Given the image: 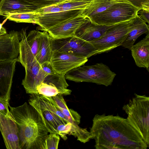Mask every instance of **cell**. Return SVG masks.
Returning <instances> with one entry per match:
<instances>
[{"label":"cell","mask_w":149,"mask_h":149,"mask_svg":"<svg viewBox=\"0 0 149 149\" xmlns=\"http://www.w3.org/2000/svg\"><path fill=\"white\" fill-rule=\"evenodd\" d=\"M139 10L127 1L118 0L105 10L88 19L95 24L111 26L135 18Z\"/></svg>","instance_id":"cell-5"},{"label":"cell","mask_w":149,"mask_h":149,"mask_svg":"<svg viewBox=\"0 0 149 149\" xmlns=\"http://www.w3.org/2000/svg\"><path fill=\"white\" fill-rule=\"evenodd\" d=\"M58 4H54L38 9L36 11L40 14L54 13L63 11Z\"/></svg>","instance_id":"cell-30"},{"label":"cell","mask_w":149,"mask_h":149,"mask_svg":"<svg viewBox=\"0 0 149 149\" xmlns=\"http://www.w3.org/2000/svg\"><path fill=\"white\" fill-rule=\"evenodd\" d=\"M63 95L61 94H58L51 97L59 108L65 109H68L69 108L67 105Z\"/></svg>","instance_id":"cell-32"},{"label":"cell","mask_w":149,"mask_h":149,"mask_svg":"<svg viewBox=\"0 0 149 149\" xmlns=\"http://www.w3.org/2000/svg\"><path fill=\"white\" fill-rule=\"evenodd\" d=\"M29 103L38 113L49 133L58 134L57 127L61 124L67 123L50 109L42 95L31 94Z\"/></svg>","instance_id":"cell-9"},{"label":"cell","mask_w":149,"mask_h":149,"mask_svg":"<svg viewBox=\"0 0 149 149\" xmlns=\"http://www.w3.org/2000/svg\"><path fill=\"white\" fill-rule=\"evenodd\" d=\"M120 0L127 1L139 10H144L149 11V0Z\"/></svg>","instance_id":"cell-31"},{"label":"cell","mask_w":149,"mask_h":149,"mask_svg":"<svg viewBox=\"0 0 149 149\" xmlns=\"http://www.w3.org/2000/svg\"><path fill=\"white\" fill-rule=\"evenodd\" d=\"M132 19L113 25L98 39L90 42L96 49L97 54L107 52L121 46L132 28Z\"/></svg>","instance_id":"cell-6"},{"label":"cell","mask_w":149,"mask_h":149,"mask_svg":"<svg viewBox=\"0 0 149 149\" xmlns=\"http://www.w3.org/2000/svg\"><path fill=\"white\" fill-rule=\"evenodd\" d=\"M9 107L17 126L20 149H42L49 132L37 110L26 102Z\"/></svg>","instance_id":"cell-2"},{"label":"cell","mask_w":149,"mask_h":149,"mask_svg":"<svg viewBox=\"0 0 149 149\" xmlns=\"http://www.w3.org/2000/svg\"><path fill=\"white\" fill-rule=\"evenodd\" d=\"M118 0H93L84 9L81 15L88 18L107 9Z\"/></svg>","instance_id":"cell-23"},{"label":"cell","mask_w":149,"mask_h":149,"mask_svg":"<svg viewBox=\"0 0 149 149\" xmlns=\"http://www.w3.org/2000/svg\"><path fill=\"white\" fill-rule=\"evenodd\" d=\"M60 139L58 134L50 133L46 138L42 149H57Z\"/></svg>","instance_id":"cell-27"},{"label":"cell","mask_w":149,"mask_h":149,"mask_svg":"<svg viewBox=\"0 0 149 149\" xmlns=\"http://www.w3.org/2000/svg\"><path fill=\"white\" fill-rule=\"evenodd\" d=\"M17 58L0 61V98L9 101Z\"/></svg>","instance_id":"cell-13"},{"label":"cell","mask_w":149,"mask_h":149,"mask_svg":"<svg viewBox=\"0 0 149 149\" xmlns=\"http://www.w3.org/2000/svg\"><path fill=\"white\" fill-rule=\"evenodd\" d=\"M137 14L141 19L149 24V11L144 10H140L138 12Z\"/></svg>","instance_id":"cell-33"},{"label":"cell","mask_w":149,"mask_h":149,"mask_svg":"<svg viewBox=\"0 0 149 149\" xmlns=\"http://www.w3.org/2000/svg\"><path fill=\"white\" fill-rule=\"evenodd\" d=\"M40 14L36 11L33 12L10 14L6 19L17 22H25L36 24L37 18Z\"/></svg>","instance_id":"cell-24"},{"label":"cell","mask_w":149,"mask_h":149,"mask_svg":"<svg viewBox=\"0 0 149 149\" xmlns=\"http://www.w3.org/2000/svg\"><path fill=\"white\" fill-rule=\"evenodd\" d=\"M127 119L149 147V97L134 93V96L124 105Z\"/></svg>","instance_id":"cell-3"},{"label":"cell","mask_w":149,"mask_h":149,"mask_svg":"<svg viewBox=\"0 0 149 149\" xmlns=\"http://www.w3.org/2000/svg\"><path fill=\"white\" fill-rule=\"evenodd\" d=\"M137 15L132 19V28L121 46L130 50L136 39L141 35L149 33V25Z\"/></svg>","instance_id":"cell-21"},{"label":"cell","mask_w":149,"mask_h":149,"mask_svg":"<svg viewBox=\"0 0 149 149\" xmlns=\"http://www.w3.org/2000/svg\"><path fill=\"white\" fill-rule=\"evenodd\" d=\"M93 0H69L61 3L59 6L63 11L74 10H83Z\"/></svg>","instance_id":"cell-25"},{"label":"cell","mask_w":149,"mask_h":149,"mask_svg":"<svg viewBox=\"0 0 149 149\" xmlns=\"http://www.w3.org/2000/svg\"><path fill=\"white\" fill-rule=\"evenodd\" d=\"M20 40L19 32L15 30L0 36V61L18 57Z\"/></svg>","instance_id":"cell-14"},{"label":"cell","mask_w":149,"mask_h":149,"mask_svg":"<svg viewBox=\"0 0 149 149\" xmlns=\"http://www.w3.org/2000/svg\"><path fill=\"white\" fill-rule=\"evenodd\" d=\"M88 61L84 56L54 50L50 63L56 73L65 74L71 70L84 65Z\"/></svg>","instance_id":"cell-11"},{"label":"cell","mask_w":149,"mask_h":149,"mask_svg":"<svg viewBox=\"0 0 149 149\" xmlns=\"http://www.w3.org/2000/svg\"><path fill=\"white\" fill-rule=\"evenodd\" d=\"M82 10H74L47 14H40L36 24L40 30L47 31L51 28L68 20L81 15Z\"/></svg>","instance_id":"cell-12"},{"label":"cell","mask_w":149,"mask_h":149,"mask_svg":"<svg viewBox=\"0 0 149 149\" xmlns=\"http://www.w3.org/2000/svg\"><path fill=\"white\" fill-rule=\"evenodd\" d=\"M53 50L50 37L47 31L40 32L38 48L36 60L40 64L50 62Z\"/></svg>","instance_id":"cell-22"},{"label":"cell","mask_w":149,"mask_h":149,"mask_svg":"<svg viewBox=\"0 0 149 149\" xmlns=\"http://www.w3.org/2000/svg\"><path fill=\"white\" fill-rule=\"evenodd\" d=\"M72 124L69 122L66 124L59 125L57 128L58 134L63 140H66L67 139L66 135H70L71 132Z\"/></svg>","instance_id":"cell-29"},{"label":"cell","mask_w":149,"mask_h":149,"mask_svg":"<svg viewBox=\"0 0 149 149\" xmlns=\"http://www.w3.org/2000/svg\"><path fill=\"white\" fill-rule=\"evenodd\" d=\"M113 25L105 26L95 24L88 18L75 32V36L89 42L102 36Z\"/></svg>","instance_id":"cell-16"},{"label":"cell","mask_w":149,"mask_h":149,"mask_svg":"<svg viewBox=\"0 0 149 149\" xmlns=\"http://www.w3.org/2000/svg\"><path fill=\"white\" fill-rule=\"evenodd\" d=\"M3 23H0V36L7 33L6 29L3 26Z\"/></svg>","instance_id":"cell-34"},{"label":"cell","mask_w":149,"mask_h":149,"mask_svg":"<svg viewBox=\"0 0 149 149\" xmlns=\"http://www.w3.org/2000/svg\"><path fill=\"white\" fill-rule=\"evenodd\" d=\"M25 72L22 84L27 93L35 94L40 64L35 59L33 62L22 65Z\"/></svg>","instance_id":"cell-20"},{"label":"cell","mask_w":149,"mask_h":149,"mask_svg":"<svg viewBox=\"0 0 149 149\" xmlns=\"http://www.w3.org/2000/svg\"><path fill=\"white\" fill-rule=\"evenodd\" d=\"M65 74L56 72L47 76L37 86L36 94L52 97L58 94L66 95L71 94V90L67 88Z\"/></svg>","instance_id":"cell-10"},{"label":"cell","mask_w":149,"mask_h":149,"mask_svg":"<svg viewBox=\"0 0 149 149\" xmlns=\"http://www.w3.org/2000/svg\"><path fill=\"white\" fill-rule=\"evenodd\" d=\"M87 18L81 15L56 26L47 32L51 37L54 38L75 36L76 31Z\"/></svg>","instance_id":"cell-15"},{"label":"cell","mask_w":149,"mask_h":149,"mask_svg":"<svg viewBox=\"0 0 149 149\" xmlns=\"http://www.w3.org/2000/svg\"><path fill=\"white\" fill-rule=\"evenodd\" d=\"M136 65L145 68L149 71V33L137 43L133 45L130 50Z\"/></svg>","instance_id":"cell-18"},{"label":"cell","mask_w":149,"mask_h":149,"mask_svg":"<svg viewBox=\"0 0 149 149\" xmlns=\"http://www.w3.org/2000/svg\"><path fill=\"white\" fill-rule=\"evenodd\" d=\"M37 9L22 0H0V15L6 17L12 14L33 12Z\"/></svg>","instance_id":"cell-19"},{"label":"cell","mask_w":149,"mask_h":149,"mask_svg":"<svg viewBox=\"0 0 149 149\" xmlns=\"http://www.w3.org/2000/svg\"><path fill=\"white\" fill-rule=\"evenodd\" d=\"M56 72L52 67L50 62H46L40 64L37 81L36 84V89L44 79L48 75Z\"/></svg>","instance_id":"cell-26"},{"label":"cell","mask_w":149,"mask_h":149,"mask_svg":"<svg viewBox=\"0 0 149 149\" xmlns=\"http://www.w3.org/2000/svg\"><path fill=\"white\" fill-rule=\"evenodd\" d=\"M80 66L65 74L66 79L76 82H88L108 86L111 85L116 74L102 63Z\"/></svg>","instance_id":"cell-4"},{"label":"cell","mask_w":149,"mask_h":149,"mask_svg":"<svg viewBox=\"0 0 149 149\" xmlns=\"http://www.w3.org/2000/svg\"><path fill=\"white\" fill-rule=\"evenodd\" d=\"M38 9L54 4H58L69 0H22Z\"/></svg>","instance_id":"cell-28"},{"label":"cell","mask_w":149,"mask_h":149,"mask_svg":"<svg viewBox=\"0 0 149 149\" xmlns=\"http://www.w3.org/2000/svg\"><path fill=\"white\" fill-rule=\"evenodd\" d=\"M9 105V102L0 98V131L7 149H20L17 126Z\"/></svg>","instance_id":"cell-8"},{"label":"cell","mask_w":149,"mask_h":149,"mask_svg":"<svg viewBox=\"0 0 149 149\" xmlns=\"http://www.w3.org/2000/svg\"><path fill=\"white\" fill-rule=\"evenodd\" d=\"M90 132L96 149H147L149 147L126 118L96 114Z\"/></svg>","instance_id":"cell-1"},{"label":"cell","mask_w":149,"mask_h":149,"mask_svg":"<svg viewBox=\"0 0 149 149\" xmlns=\"http://www.w3.org/2000/svg\"><path fill=\"white\" fill-rule=\"evenodd\" d=\"M62 112L67 118L68 122L72 125L71 132L70 135L77 138V140L85 143L92 139L90 132L87 128H82L79 126L81 116L77 112L71 109H63Z\"/></svg>","instance_id":"cell-17"},{"label":"cell","mask_w":149,"mask_h":149,"mask_svg":"<svg viewBox=\"0 0 149 149\" xmlns=\"http://www.w3.org/2000/svg\"><path fill=\"white\" fill-rule=\"evenodd\" d=\"M53 51L68 53L88 58L97 54V51L90 42L75 36L54 38L50 37Z\"/></svg>","instance_id":"cell-7"}]
</instances>
